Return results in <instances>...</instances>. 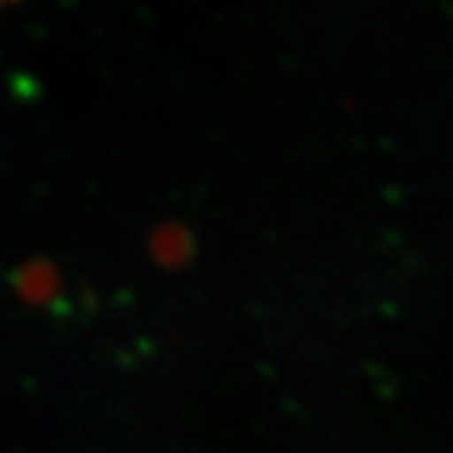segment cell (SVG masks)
<instances>
[]
</instances>
